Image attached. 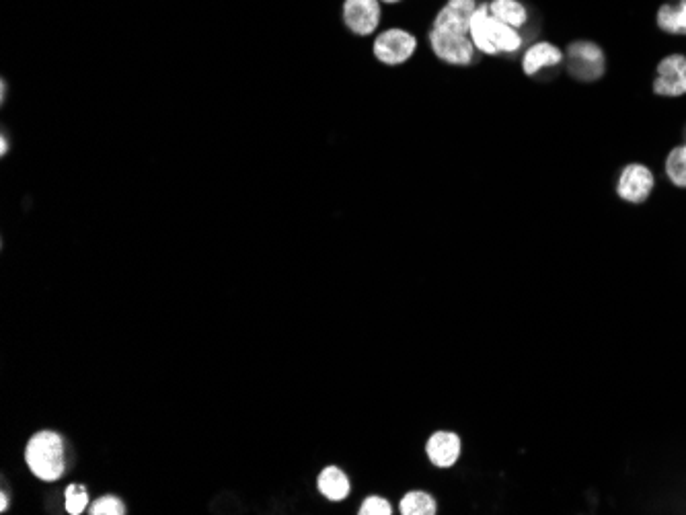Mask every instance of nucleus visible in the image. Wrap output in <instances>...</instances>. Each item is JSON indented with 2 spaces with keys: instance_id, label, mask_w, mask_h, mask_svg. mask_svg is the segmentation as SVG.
I'll return each mask as SVG.
<instances>
[{
  "instance_id": "f257e3e1",
  "label": "nucleus",
  "mask_w": 686,
  "mask_h": 515,
  "mask_svg": "<svg viewBox=\"0 0 686 515\" xmlns=\"http://www.w3.org/2000/svg\"><path fill=\"white\" fill-rule=\"evenodd\" d=\"M471 39L477 52L485 56L514 54L522 48L520 31L506 25L500 19H495L489 13L487 3H481L471 19Z\"/></svg>"
},
{
  "instance_id": "f03ea898",
  "label": "nucleus",
  "mask_w": 686,
  "mask_h": 515,
  "mask_svg": "<svg viewBox=\"0 0 686 515\" xmlns=\"http://www.w3.org/2000/svg\"><path fill=\"white\" fill-rule=\"evenodd\" d=\"M25 462L29 470L42 481H58L66 470L64 442L56 431H37L27 442Z\"/></svg>"
},
{
  "instance_id": "7ed1b4c3",
  "label": "nucleus",
  "mask_w": 686,
  "mask_h": 515,
  "mask_svg": "<svg viewBox=\"0 0 686 515\" xmlns=\"http://www.w3.org/2000/svg\"><path fill=\"white\" fill-rule=\"evenodd\" d=\"M567 74L574 76L580 83H596L606 72L604 50L590 42V39H578L571 42L565 50Z\"/></svg>"
},
{
  "instance_id": "20e7f679",
  "label": "nucleus",
  "mask_w": 686,
  "mask_h": 515,
  "mask_svg": "<svg viewBox=\"0 0 686 515\" xmlns=\"http://www.w3.org/2000/svg\"><path fill=\"white\" fill-rule=\"evenodd\" d=\"M430 48L434 56L450 66H471L477 56V48L471 33L450 31V29H430Z\"/></svg>"
},
{
  "instance_id": "39448f33",
  "label": "nucleus",
  "mask_w": 686,
  "mask_h": 515,
  "mask_svg": "<svg viewBox=\"0 0 686 515\" xmlns=\"http://www.w3.org/2000/svg\"><path fill=\"white\" fill-rule=\"evenodd\" d=\"M374 58L387 66H401L417 52V37L401 27L380 31L372 44Z\"/></svg>"
},
{
  "instance_id": "423d86ee",
  "label": "nucleus",
  "mask_w": 686,
  "mask_h": 515,
  "mask_svg": "<svg viewBox=\"0 0 686 515\" xmlns=\"http://www.w3.org/2000/svg\"><path fill=\"white\" fill-rule=\"evenodd\" d=\"M380 19H383V3L380 0H343L341 21L350 33L358 37L374 35Z\"/></svg>"
},
{
  "instance_id": "0eeeda50",
  "label": "nucleus",
  "mask_w": 686,
  "mask_h": 515,
  "mask_svg": "<svg viewBox=\"0 0 686 515\" xmlns=\"http://www.w3.org/2000/svg\"><path fill=\"white\" fill-rule=\"evenodd\" d=\"M656 189V177L641 163L627 165L617 179V195L627 204H643Z\"/></svg>"
},
{
  "instance_id": "6e6552de",
  "label": "nucleus",
  "mask_w": 686,
  "mask_h": 515,
  "mask_svg": "<svg viewBox=\"0 0 686 515\" xmlns=\"http://www.w3.org/2000/svg\"><path fill=\"white\" fill-rule=\"evenodd\" d=\"M654 93L660 97H684L686 95V56L684 54H670L660 60Z\"/></svg>"
},
{
  "instance_id": "1a4fd4ad",
  "label": "nucleus",
  "mask_w": 686,
  "mask_h": 515,
  "mask_svg": "<svg viewBox=\"0 0 686 515\" xmlns=\"http://www.w3.org/2000/svg\"><path fill=\"white\" fill-rule=\"evenodd\" d=\"M479 5V0H446V5L436 13L432 27L471 33V19Z\"/></svg>"
},
{
  "instance_id": "9d476101",
  "label": "nucleus",
  "mask_w": 686,
  "mask_h": 515,
  "mask_svg": "<svg viewBox=\"0 0 686 515\" xmlns=\"http://www.w3.org/2000/svg\"><path fill=\"white\" fill-rule=\"evenodd\" d=\"M461 438L454 431H436L426 444L428 460L438 468H452L461 458Z\"/></svg>"
},
{
  "instance_id": "9b49d317",
  "label": "nucleus",
  "mask_w": 686,
  "mask_h": 515,
  "mask_svg": "<svg viewBox=\"0 0 686 515\" xmlns=\"http://www.w3.org/2000/svg\"><path fill=\"white\" fill-rule=\"evenodd\" d=\"M565 58V52H561L555 44L551 42H537L532 44L524 56H522V72L526 76H535L539 74L543 68H551V66H559Z\"/></svg>"
},
{
  "instance_id": "f8f14e48",
  "label": "nucleus",
  "mask_w": 686,
  "mask_h": 515,
  "mask_svg": "<svg viewBox=\"0 0 686 515\" xmlns=\"http://www.w3.org/2000/svg\"><path fill=\"white\" fill-rule=\"evenodd\" d=\"M317 487L321 495L329 501H343L350 495V479L348 474L337 466H327L317 479Z\"/></svg>"
},
{
  "instance_id": "ddd939ff",
  "label": "nucleus",
  "mask_w": 686,
  "mask_h": 515,
  "mask_svg": "<svg viewBox=\"0 0 686 515\" xmlns=\"http://www.w3.org/2000/svg\"><path fill=\"white\" fill-rule=\"evenodd\" d=\"M487 9L495 19L504 21L518 31L528 23V9L520 0H489Z\"/></svg>"
},
{
  "instance_id": "4468645a",
  "label": "nucleus",
  "mask_w": 686,
  "mask_h": 515,
  "mask_svg": "<svg viewBox=\"0 0 686 515\" xmlns=\"http://www.w3.org/2000/svg\"><path fill=\"white\" fill-rule=\"evenodd\" d=\"M656 23L664 33L686 35V0L664 3L656 13Z\"/></svg>"
},
{
  "instance_id": "2eb2a0df",
  "label": "nucleus",
  "mask_w": 686,
  "mask_h": 515,
  "mask_svg": "<svg viewBox=\"0 0 686 515\" xmlns=\"http://www.w3.org/2000/svg\"><path fill=\"white\" fill-rule=\"evenodd\" d=\"M399 511L403 515H436L438 513V503L426 491H411V493H407L401 499Z\"/></svg>"
},
{
  "instance_id": "dca6fc26",
  "label": "nucleus",
  "mask_w": 686,
  "mask_h": 515,
  "mask_svg": "<svg viewBox=\"0 0 686 515\" xmlns=\"http://www.w3.org/2000/svg\"><path fill=\"white\" fill-rule=\"evenodd\" d=\"M666 177L678 189H686V144H680L670 150L666 156Z\"/></svg>"
},
{
  "instance_id": "f3484780",
  "label": "nucleus",
  "mask_w": 686,
  "mask_h": 515,
  "mask_svg": "<svg viewBox=\"0 0 686 515\" xmlns=\"http://www.w3.org/2000/svg\"><path fill=\"white\" fill-rule=\"evenodd\" d=\"M64 507L70 515H81L89 507V493L83 485H70L64 491Z\"/></svg>"
},
{
  "instance_id": "a211bd4d",
  "label": "nucleus",
  "mask_w": 686,
  "mask_h": 515,
  "mask_svg": "<svg viewBox=\"0 0 686 515\" xmlns=\"http://www.w3.org/2000/svg\"><path fill=\"white\" fill-rule=\"evenodd\" d=\"M89 513L91 515H124L126 507H124V503L120 499L111 497V495H105V497H101V499L91 503Z\"/></svg>"
},
{
  "instance_id": "6ab92c4d",
  "label": "nucleus",
  "mask_w": 686,
  "mask_h": 515,
  "mask_svg": "<svg viewBox=\"0 0 686 515\" xmlns=\"http://www.w3.org/2000/svg\"><path fill=\"white\" fill-rule=\"evenodd\" d=\"M358 513L360 515H391L393 513V505H391V501H387L383 497L372 495V497L362 501Z\"/></svg>"
},
{
  "instance_id": "aec40b11",
  "label": "nucleus",
  "mask_w": 686,
  "mask_h": 515,
  "mask_svg": "<svg viewBox=\"0 0 686 515\" xmlns=\"http://www.w3.org/2000/svg\"><path fill=\"white\" fill-rule=\"evenodd\" d=\"M0 152H3V156H7V152H9V142H7L5 134H3V140H0Z\"/></svg>"
},
{
  "instance_id": "412c9836",
  "label": "nucleus",
  "mask_w": 686,
  "mask_h": 515,
  "mask_svg": "<svg viewBox=\"0 0 686 515\" xmlns=\"http://www.w3.org/2000/svg\"><path fill=\"white\" fill-rule=\"evenodd\" d=\"M7 505H9V497H7V493H3V499H0V509L7 511Z\"/></svg>"
},
{
  "instance_id": "4be33fe9",
  "label": "nucleus",
  "mask_w": 686,
  "mask_h": 515,
  "mask_svg": "<svg viewBox=\"0 0 686 515\" xmlns=\"http://www.w3.org/2000/svg\"><path fill=\"white\" fill-rule=\"evenodd\" d=\"M380 3H385V5H399L401 0H380Z\"/></svg>"
}]
</instances>
